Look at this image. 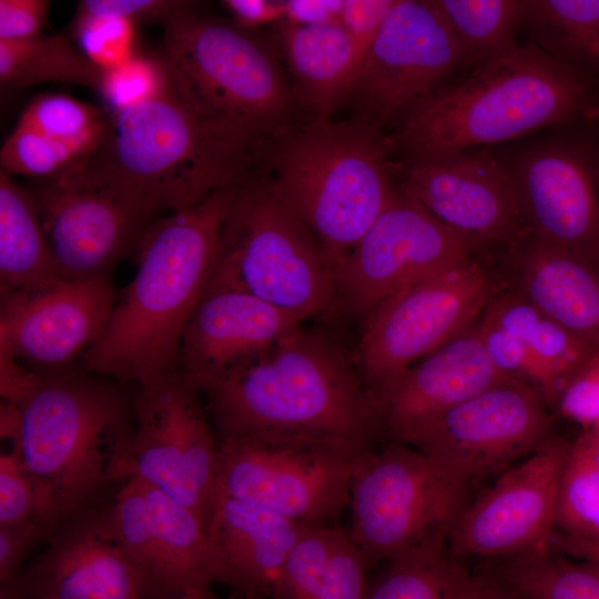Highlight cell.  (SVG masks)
<instances>
[{
	"label": "cell",
	"instance_id": "7",
	"mask_svg": "<svg viewBox=\"0 0 599 599\" xmlns=\"http://www.w3.org/2000/svg\"><path fill=\"white\" fill-rule=\"evenodd\" d=\"M207 290L247 293L304 318L335 301V273L311 229L254 173L237 183Z\"/></svg>",
	"mask_w": 599,
	"mask_h": 599
},
{
	"label": "cell",
	"instance_id": "18",
	"mask_svg": "<svg viewBox=\"0 0 599 599\" xmlns=\"http://www.w3.org/2000/svg\"><path fill=\"white\" fill-rule=\"evenodd\" d=\"M403 193L473 246L509 243L526 225L510 166L487 150L410 159Z\"/></svg>",
	"mask_w": 599,
	"mask_h": 599
},
{
	"label": "cell",
	"instance_id": "16",
	"mask_svg": "<svg viewBox=\"0 0 599 599\" xmlns=\"http://www.w3.org/2000/svg\"><path fill=\"white\" fill-rule=\"evenodd\" d=\"M572 443L549 438L465 505L448 536L453 558H509L547 548Z\"/></svg>",
	"mask_w": 599,
	"mask_h": 599
},
{
	"label": "cell",
	"instance_id": "13",
	"mask_svg": "<svg viewBox=\"0 0 599 599\" xmlns=\"http://www.w3.org/2000/svg\"><path fill=\"white\" fill-rule=\"evenodd\" d=\"M201 395L176 370L140 388L133 400L128 479L138 477L155 487L207 528L220 447Z\"/></svg>",
	"mask_w": 599,
	"mask_h": 599
},
{
	"label": "cell",
	"instance_id": "51",
	"mask_svg": "<svg viewBox=\"0 0 599 599\" xmlns=\"http://www.w3.org/2000/svg\"><path fill=\"white\" fill-rule=\"evenodd\" d=\"M222 6L233 16L242 29L255 28L284 18L285 2L265 0H225Z\"/></svg>",
	"mask_w": 599,
	"mask_h": 599
},
{
	"label": "cell",
	"instance_id": "24",
	"mask_svg": "<svg viewBox=\"0 0 599 599\" xmlns=\"http://www.w3.org/2000/svg\"><path fill=\"white\" fill-rule=\"evenodd\" d=\"M308 524L216 493L206 528L215 581L275 599L284 564Z\"/></svg>",
	"mask_w": 599,
	"mask_h": 599
},
{
	"label": "cell",
	"instance_id": "49",
	"mask_svg": "<svg viewBox=\"0 0 599 599\" xmlns=\"http://www.w3.org/2000/svg\"><path fill=\"white\" fill-rule=\"evenodd\" d=\"M0 393L2 399L20 403L39 382V374L27 372L19 366L16 356L0 343Z\"/></svg>",
	"mask_w": 599,
	"mask_h": 599
},
{
	"label": "cell",
	"instance_id": "38",
	"mask_svg": "<svg viewBox=\"0 0 599 599\" xmlns=\"http://www.w3.org/2000/svg\"><path fill=\"white\" fill-rule=\"evenodd\" d=\"M555 530L599 541V468L572 446L561 478Z\"/></svg>",
	"mask_w": 599,
	"mask_h": 599
},
{
	"label": "cell",
	"instance_id": "22",
	"mask_svg": "<svg viewBox=\"0 0 599 599\" xmlns=\"http://www.w3.org/2000/svg\"><path fill=\"white\" fill-rule=\"evenodd\" d=\"M508 378L490 362L478 327L470 326L375 395L380 436L407 444L428 424Z\"/></svg>",
	"mask_w": 599,
	"mask_h": 599
},
{
	"label": "cell",
	"instance_id": "15",
	"mask_svg": "<svg viewBox=\"0 0 599 599\" xmlns=\"http://www.w3.org/2000/svg\"><path fill=\"white\" fill-rule=\"evenodd\" d=\"M473 245L406 194L388 203L335 273V300L366 321L402 290L470 257Z\"/></svg>",
	"mask_w": 599,
	"mask_h": 599
},
{
	"label": "cell",
	"instance_id": "17",
	"mask_svg": "<svg viewBox=\"0 0 599 599\" xmlns=\"http://www.w3.org/2000/svg\"><path fill=\"white\" fill-rule=\"evenodd\" d=\"M463 65L461 52L432 0H395L349 97L358 108V121L380 131Z\"/></svg>",
	"mask_w": 599,
	"mask_h": 599
},
{
	"label": "cell",
	"instance_id": "12",
	"mask_svg": "<svg viewBox=\"0 0 599 599\" xmlns=\"http://www.w3.org/2000/svg\"><path fill=\"white\" fill-rule=\"evenodd\" d=\"M493 300L491 282L471 257L385 301L366 321L355 364L374 396L463 333Z\"/></svg>",
	"mask_w": 599,
	"mask_h": 599
},
{
	"label": "cell",
	"instance_id": "14",
	"mask_svg": "<svg viewBox=\"0 0 599 599\" xmlns=\"http://www.w3.org/2000/svg\"><path fill=\"white\" fill-rule=\"evenodd\" d=\"M547 406L528 385L505 379L447 412L407 444L468 487L501 473L549 438Z\"/></svg>",
	"mask_w": 599,
	"mask_h": 599
},
{
	"label": "cell",
	"instance_id": "42",
	"mask_svg": "<svg viewBox=\"0 0 599 599\" xmlns=\"http://www.w3.org/2000/svg\"><path fill=\"white\" fill-rule=\"evenodd\" d=\"M135 23L125 18L75 16L72 34L81 52L102 71L133 57Z\"/></svg>",
	"mask_w": 599,
	"mask_h": 599
},
{
	"label": "cell",
	"instance_id": "44",
	"mask_svg": "<svg viewBox=\"0 0 599 599\" xmlns=\"http://www.w3.org/2000/svg\"><path fill=\"white\" fill-rule=\"evenodd\" d=\"M192 1L179 0H83L78 3L75 16L125 18L135 24L140 22L170 21L195 11Z\"/></svg>",
	"mask_w": 599,
	"mask_h": 599
},
{
	"label": "cell",
	"instance_id": "20",
	"mask_svg": "<svg viewBox=\"0 0 599 599\" xmlns=\"http://www.w3.org/2000/svg\"><path fill=\"white\" fill-rule=\"evenodd\" d=\"M115 301L109 277L3 294L0 343L48 373L62 370L97 341Z\"/></svg>",
	"mask_w": 599,
	"mask_h": 599
},
{
	"label": "cell",
	"instance_id": "19",
	"mask_svg": "<svg viewBox=\"0 0 599 599\" xmlns=\"http://www.w3.org/2000/svg\"><path fill=\"white\" fill-rule=\"evenodd\" d=\"M141 578L113 524L111 502L63 520L30 568L2 585L0 599H140Z\"/></svg>",
	"mask_w": 599,
	"mask_h": 599
},
{
	"label": "cell",
	"instance_id": "10",
	"mask_svg": "<svg viewBox=\"0 0 599 599\" xmlns=\"http://www.w3.org/2000/svg\"><path fill=\"white\" fill-rule=\"evenodd\" d=\"M31 192L62 281L108 277L156 213L99 150Z\"/></svg>",
	"mask_w": 599,
	"mask_h": 599
},
{
	"label": "cell",
	"instance_id": "52",
	"mask_svg": "<svg viewBox=\"0 0 599 599\" xmlns=\"http://www.w3.org/2000/svg\"><path fill=\"white\" fill-rule=\"evenodd\" d=\"M343 1L291 0L285 2L287 23L293 26H316L339 21Z\"/></svg>",
	"mask_w": 599,
	"mask_h": 599
},
{
	"label": "cell",
	"instance_id": "43",
	"mask_svg": "<svg viewBox=\"0 0 599 599\" xmlns=\"http://www.w3.org/2000/svg\"><path fill=\"white\" fill-rule=\"evenodd\" d=\"M34 518L58 522L38 485L22 466L18 453L11 448L0 455V527Z\"/></svg>",
	"mask_w": 599,
	"mask_h": 599
},
{
	"label": "cell",
	"instance_id": "1",
	"mask_svg": "<svg viewBox=\"0 0 599 599\" xmlns=\"http://www.w3.org/2000/svg\"><path fill=\"white\" fill-rule=\"evenodd\" d=\"M216 438L297 437L358 451L380 438L377 404L355 361L301 326L201 390Z\"/></svg>",
	"mask_w": 599,
	"mask_h": 599
},
{
	"label": "cell",
	"instance_id": "2",
	"mask_svg": "<svg viewBox=\"0 0 599 599\" xmlns=\"http://www.w3.org/2000/svg\"><path fill=\"white\" fill-rule=\"evenodd\" d=\"M236 185L149 225L133 280L81 357L84 370L140 388L176 370L181 335L213 271Z\"/></svg>",
	"mask_w": 599,
	"mask_h": 599
},
{
	"label": "cell",
	"instance_id": "35",
	"mask_svg": "<svg viewBox=\"0 0 599 599\" xmlns=\"http://www.w3.org/2000/svg\"><path fill=\"white\" fill-rule=\"evenodd\" d=\"M108 119L109 114L95 105L67 94L47 93L33 99L18 122L88 158L100 150Z\"/></svg>",
	"mask_w": 599,
	"mask_h": 599
},
{
	"label": "cell",
	"instance_id": "21",
	"mask_svg": "<svg viewBox=\"0 0 599 599\" xmlns=\"http://www.w3.org/2000/svg\"><path fill=\"white\" fill-rule=\"evenodd\" d=\"M575 148L532 150L511 167L525 224L535 238L599 273V170Z\"/></svg>",
	"mask_w": 599,
	"mask_h": 599
},
{
	"label": "cell",
	"instance_id": "48",
	"mask_svg": "<svg viewBox=\"0 0 599 599\" xmlns=\"http://www.w3.org/2000/svg\"><path fill=\"white\" fill-rule=\"evenodd\" d=\"M49 9L48 0H0V39L19 40L41 34Z\"/></svg>",
	"mask_w": 599,
	"mask_h": 599
},
{
	"label": "cell",
	"instance_id": "23",
	"mask_svg": "<svg viewBox=\"0 0 599 599\" xmlns=\"http://www.w3.org/2000/svg\"><path fill=\"white\" fill-rule=\"evenodd\" d=\"M306 318L234 290H207L183 328L176 372L200 392L300 328Z\"/></svg>",
	"mask_w": 599,
	"mask_h": 599
},
{
	"label": "cell",
	"instance_id": "28",
	"mask_svg": "<svg viewBox=\"0 0 599 599\" xmlns=\"http://www.w3.org/2000/svg\"><path fill=\"white\" fill-rule=\"evenodd\" d=\"M60 278L30 191L0 172L1 295L50 286Z\"/></svg>",
	"mask_w": 599,
	"mask_h": 599
},
{
	"label": "cell",
	"instance_id": "54",
	"mask_svg": "<svg viewBox=\"0 0 599 599\" xmlns=\"http://www.w3.org/2000/svg\"><path fill=\"white\" fill-rule=\"evenodd\" d=\"M572 450L599 468V426L585 430L572 443Z\"/></svg>",
	"mask_w": 599,
	"mask_h": 599
},
{
	"label": "cell",
	"instance_id": "46",
	"mask_svg": "<svg viewBox=\"0 0 599 599\" xmlns=\"http://www.w3.org/2000/svg\"><path fill=\"white\" fill-rule=\"evenodd\" d=\"M59 524L34 518L29 521L0 527V581L7 583L14 575L20 561L30 549L44 537H50Z\"/></svg>",
	"mask_w": 599,
	"mask_h": 599
},
{
	"label": "cell",
	"instance_id": "29",
	"mask_svg": "<svg viewBox=\"0 0 599 599\" xmlns=\"http://www.w3.org/2000/svg\"><path fill=\"white\" fill-rule=\"evenodd\" d=\"M141 484L159 552L160 599L209 588L215 570L206 528L190 509L143 480Z\"/></svg>",
	"mask_w": 599,
	"mask_h": 599
},
{
	"label": "cell",
	"instance_id": "31",
	"mask_svg": "<svg viewBox=\"0 0 599 599\" xmlns=\"http://www.w3.org/2000/svg\"><path fill=\"white\" fill-rule=\"evenodd\" d=\"M488 576L521 599H599V566L548 548L490 560Z\"/></svg>",
	"mask_w": 599,
	"mask_h": 599
},
{
	"label": "cell",
	"instance_id": "45",
	"mask_svg": "<svg viewBox=\"0 0 599 599\" xmlns=\"http://www.w3.org/2000/svg\"><path fill=\"white\" fill-rule=\"evenodd\" d=\"M556 407L583 432L599 426V352H595L568 382Z\"/></svg>",
	"mask_w": 599,
	"mask_h": 599
},
{
	"label": "cell",
	"instance_id": "8",
	"mask_svg": "<svg viewBox=\"0 0 599 599\" xmlns=\"http://www.w3.org/2000/svg\"><path fill=\"white\" fill-rule=\"evenodd\" d=\"M177 93L200 112L264 142L287 129L292 98L270 51L244 29L196 10L164 26Z\"/></svg>",
	"mask_w": 599,
	"mask_h": 599
},
{
	"label": "cell",
	"instance_id": "9",
	"mask_svg": "<svg viewBox=\"0 0 599 599\" xmlns=\"http://www.w3.org/2000/svg\"><path fill=\"white\" fill-rule=\"evenodd\" d=\"M466 489L416 448L388 443L358 457L347 529L368 567L447 547Z\"/></svg>",
	"mask_w": 599,
	"mask_h": 599
},
{
	"label": "cell",
	"instance_id": "33",
	"mask_svg": "<svg viewBox=\"0 0 599 599\" xmlns=\"http://www.w3.org/2000/svg\"><path fill=\"white\" fill-rule=\"evenodd\" d=\"M524 23L552 57L599 71V0L526 1Z\"/></svg>",
	"mask_w": 599,
	"mask_h": 599
},
{
	"label": "cell",
	"instance_id": "32",
	"mask_svg": "<svg viewBox=\"0 0 599 599\" xmlns=\"http://www.w3.org/2000/svg\"><path fill=\"white\" fill-rule=\"evenodd\" d=\"M484 316L525 343L552 373L562 390L596 352L524 295L491 300Z\"/></svg>",
	"mask_w": 599,
	"mask_h": 599
},
{
	"label": "cell",
	"instance_id": "37",
	"mask_svg": "<svg viewBox=\"0 0 599 599\" xmlns=\"http://www.w3.org/2000/svg\"><path fill=\"white\" fill-rule=\"evenodd\" d=\"M116 534L143 585V596L160 599L161 570L152 519L141 480L131 477L111 501Z\"/></svg>",
	"mask_w": 599,
	"mask_h": 599
},
{
	"label": "cell",
	"instance_id": "25",
	"mask_svg": "<svg viewBox=\"0 0 599 599\" xmlns=\"http://www.w3.org/2000/svg\"><path fill=\"white\" fill-rule=\"evenodd\" d=\"M522 295L575 337L599 352V273L535 238L521 267Z\"/></svg>",
	"mask_w": 599,
	"mask_h": 599
},
{
	"label": "cell",
	"instance_id": "27",
	"mask_svg": "<svg viewBox=\"0 0 599 599\" xmlns=\"http://www.w3.org/2000/svg\"><path fill=\"white\" fill-rule=\"evenodd\" d=\"M368 568L347 528L308 525L284 564L275 599H365Z\"/></svg>",
	"mask_w": 599,
	"mask_h": 599
},
{
	"label": "cell",
	"instance_id": "40",
	"mask_svg": "<svg viewBox=\"0 0 599 599\" xmlns=\"http://www.w3.org/2000/svg\"><path fill=\"white\" fill-rule=\"evenodd\" d=\"M83 159L69 146L21 122L4 140L0 151L2 172L40 180L53 177Z\"/></svg>",
	"mask_w": 599,
	"mask_h": 599
},
{
	"label": "cell",
	"instance_id": "47",
	"mask_svg": "<svg viewBox=\"0 0 599 599\" xmlns=\"http://www.w3.org/2000/svg\"><path fill=\"white\" fill-rule=\"evenodd\" d=\"M395 0H343L339 22L364 60Z\"/></svg>",
	"mask_w": 599,
	"mask_h": 599
},
{
	"label": "cell",
	"instance_id": "36",
	"mask_svg": "<svg viewBox=\"0 0 599 599\" xmlns=\"http://www.w3.org/2000/svg\"><path fill=\"white\" fill-rule=\"evenodd\" d=\"M456 564L446 546L405 555L389 561L365 599H455Z\"/></svg>",
	"mask_w": 599,
	"mask_h": 599
},
{
	"label": "cell",
	"instance_id": "53",
	"mask_svg": "<svg viewBox=\"0 0 599 599\" xmlns=\"http://www.w3.org/2000/svg\"><path fill=\"white\" fill-rule=\"evenodd\" d=\"M547 548L556 554L599 566V541L586 540L554 530Z\"/></svg>",
	"mask_w": 599,
	"mask_h": 599
},
{
	"label": "cell",
	"instance_id": "26",
	"mask_svg": "<svg viewBox=\"0 0 599 599\" xmlns=\"http://www.w3.org/2000/svg\"><path fill=\"white\" fill-rule=\"evenodd\" d=\"M296 94L316 115L329 116L349 99L363 59L339 21L281 29Z\"/></svg>",
	"mask_w": 599,
	"mask_h": 599
},
{
	"label": "cell",
	"instance_id": "55",
	"mask_svg": "<svg viewBox=\"0 0 599 599\" xmlns=\"http://www.w3.org/2000/svg\"><path fill=\"white\" fill-rule=\"evenodd\" d=\"M170 599H219L216 598L209 588L206 589H192L181 596L170 598ZM245 599H260L255 597H245Z\"/></svg>",
	"mask_w": 599,
	"mask_h": 599
},
{
	"label": "cell",
	"instance_id": "6",
	"mask_svg": "<svg viewBox=\"0 0 599 599\" xmlns=\"http://www.w3.org/2000/svg\"><path fill=\"white\" fill-rule=\"evenodd\" d=\"M268 145L200 112L173 85L160 98L110 112L100 151L155 212H175L256 173Z\"/></svg>",
	"mask_w": 599,
	"mask_h": 599
},
{
	"label": "cell",
	"instance_id": "11",
	"mask_svg": "<svg viewBox=\"0 0 599 599\" xmlns=\"http://www.w3.org/2000/svg\"><path fill=\"white\" fill-rule=\"evenodd\" d=\"M219 447L216 493L308 525L327 524L349 506L355 466L365 453L297 437L233 438Z\"/></svg>",
	"mask_w": 599,
	"mask_h": 599
},
{
	"label": "cell",
	"instance_id": "34",
	"mask_svg": "<svg viewBox=\"0 0 599 599\" xmlns=\"http://www.w3.org/2000/svg\"><path fill=\"white\" fill-rule=\"evenodd\" d=\"M450 30L466 64L481 63L517 42L526 1L432 0Z\"/></svg>",
	"mask_w": 599,
	"mask_h": 599
},
{
	"label": "cell",
	"instance_id": "4",
	"mask_svg": "<svg viewBox=\"0 0 599 599\" xmlns=\"http://www.w3.org/2000/svg\"><path fill=\"white\" fill-rule=\"evenodd\" d=\"M18 404L21 430L12 448L58 522L128 479L133 403L116 385L84 369L43 373Z\"/></svg>",
	"mask_w": 599,
	"mask_h": 599
},
{
	"label": "cell",
	"instance_id": "39",
	"mask_svg": "<svg viewBox=\"0 0 599 599\" xmlns=\"http://www.w3.org/2000/svg\"><path fill=\"white\" fill-rule=\"evenodd\" d=\"M478 332L493 365L502 375L534 389L546 406H556L562 388L547 366L519 338L484 316Z\"/></svg>",
	"mask_w": 599,
	"mask_h": 599
},
{
	"label": "cell",
	"instance_id": "50",
	"mask_svg": "<svg viewBox=\"0 0 599 599\" xmlns=\"http://www.w3.org/2000/svg\"><path fill=\"white\" fill-rule=\"evenodd\" d=\"M455 599H521L493 577L469 573L457 560L454 578Z\"/></svg>",
	"mask_w": 599,
	"mask_h": 599
},
{
	"label": "cell",
	"instance_id": "41",
	"mask_svg": "<svg viewBox=\"0 0 599 599\" xmlns=\"http://www.w3.org/2000/svg\"><path fill=\"white\" fill-rule=\"evenodd\" d=\"M173 88L164 58L135 53L125 62L102 71L99 92L111 112L160 98Z\"/></svg>",
	"mask_w": 599,
	"mask_h": 599
},
{
	"label": "cell",
	"instance_id": "5",
	"mask_svg": "<svg viewBox=\"0 0 599 599\" xmlns=\"http://www.w3.org/2000/svg\"><path fill=\"white\" fill-rule=\"evenodd\" d=\"M393 148L367 123L321 115L276 139L271 185L314 233L334 273L395 192L387 169Z\"/></svg>",
	"mask_w": 599,
	"mask_h": 599
},
{
	"label": "cell",
	"instance_id": "30",
	"mask_svg": "<svg viewBox=\"0 0 599 599\" xmlns=\"http://www.w3.org/2000/svg\"><path fill=\"white\" fill-rule=\"evenodd\" d=\"M101 78L102 70L60 34L0 39V82L6 87L55 82L99 90Z\"/></svg>",
	"mask_w": 599,
	"mask_h": 599
},
{
	"label": "cell",
	"instance_id": "3",
	"mask_svg": "<svg viewBox=\"0 0 599 599\" xmlns=\"http://www.w3.org/2000/svg\"><path fill=\"white\" fill-rule=\"evenodd\" d=\"M598 111L585 73L536 42L517 43L410 109L390 140L420 159L516 139Z\"/></svg>",
	"mask_w": 599,
	"mask_h": 599
}]
</instances>
